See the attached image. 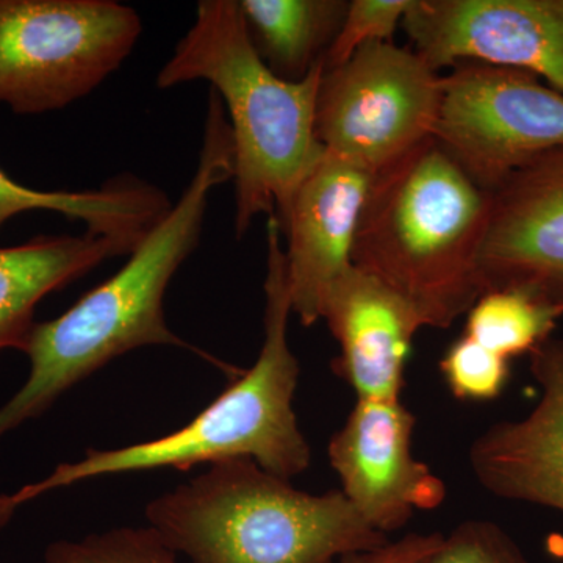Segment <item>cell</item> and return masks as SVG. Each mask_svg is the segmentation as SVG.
I'll return each instance as SVG.
<instances>
[{
    "instance_id": "cell-21",
    "label": "cell",
    "mask_w": 563,
    "mask_h": 563,
    "mask_svg": "<svg viewBox=\"0 0 563 563\" xmlns=\"http://www.w3.org/2000/svg\"><path fill=\"white\" fill-rule=\"evenodd\" d=\"M412 0H352L339 35L324 57V69L350 60L366 44L393 41Z\"/></svg>"
},
{
    "instance_id": "cell-11",
    "label": "cell",
    "mask_w": 563,
    "mask_h": 563,
    "mask_svg": "<svg viewBox=\"0 0 563 563\" xmlns=\"http://www.w3.org/2000/svg\"><path fill=\"white\" fill-rule=\"evenodd\" d=\"M484 290H521L563 310V150L492 191L479 250Z\"/></svg>"
},
{
    "instance_id": "cell-12",
    "label": "cell",
    "mask_w": 563,
    "mask_h": 563,
    "mask_svg": "<svg viewBox=\"0 0 563 563\" xmlns=\"http://www.w3.org/2000/svg\"><path fill=\"white\" fill-rule=\"evenodd\" d=\"M373 177L365 166L325 152L299 185L280 224L291 312L306 328L321 320L325 292L352 266Z\"/></svg>"
},
{
    "instance_id": "cell-17",
    "label": "cell",
    "mask_w": 563,
    "mask_h": 563,
    "mask_svg": "<svg viewBox=\"0 0 563 563\" xmlns=\"http://www.w3.org/2000/svg\"><path fill=\"white\" fill-rule=\"evenodd\" d=\"M347 5L344 0H240L255 51L287 81L302 80L324 60Z\"/></svg>"
},
{
    "instance_id": "cell-20",
    "label": "cell",
    "mask_w": 563,
    "mask_h": 563,
    "mask_svg": "<svg viewBox=\"0 0 563 563\" xmlns=\"http://www.w3.org/2000/svg\"><path fill=\"white\" fill-rule=\"evenodd\" d=\"M439 366L448 388L461 401L498 398L509 379V361L466 335L448 347Z\"/></svg>"
},
{
    "instance_id": "cell-15",
    "label": "cell",
    "mask_w": 563,
    "mask_h": 563,
    "mask_svg": "<svg viewBox=\"0 0 563 563\" xmlns=\"http://www.w3.org/2000/svg\"><path fill=\"white\" fill-rule=\"evenodd\" d=\"M139 244L110 236H36L18 246L0 247V352L24 351L35 328L38 303L96 266L128 257Z\"/></svg>"
},
{
    "instance_id": "cell-6",
    "label": "cell",
    "mask_w": 563,
    "mask_h": 563,
    "mask_svg": "<svg viewBox=\"0 0 563 563\" xmlns=\"http://www.w3.org/2000/svg\"><path fill=\"white\" fill-rule=\"evenodd\" d=\"M141 32L136 10L117 0H0V103L66 109L121 68Z\"/></svg>"
},
{
    "instance_id": "cell-16",
    "label": "cell",
    "mask_w": 563,
    "mask_h": 563,
    "mask_svg": "<svg viewBox=\"0 0 563 563\" xmlns=\"http://www.w3.org/2000/svg\"><path fill=\"white\" fill-rule=\"evenodd\" d=\"M172 207L161 188L131 174L114 177L99 190L41 191L0 168V231L18 214L52 211L84 222L92 235L140 244Z\"/></svg>"
},
{
    "instance_id": "cell-9",
    "label": "cell",
    "mask_w": 563,
    "mask_h": 563,
    "mask_svg": "<svg viewBox=\"0 0 563 563\" xmlns=\"http://www.w3.org/2000/svg\"><path fill=\"white\" fill-rule=\"evenodd\" d=\"M402 27L435 73L479 63L563 92V0H412Z\"/></svg>"
},
{
    "instance_id": "cell-3",
    "label": "cell",
    "mask_w": 563,
    "mask_h": 563,
    "mask_svg": "<svg viewBox=\"0 0 563 563\" xmlns=\"http://www.w3.org/2000/svg\"><path fill=\"white\" fill-rule=\"evenodd\" d=\"M324 70L322 60L302 80L277 77L255 51L236 0H201L190 31L158 70L162 90L206 80L220 96L233 139L236 239L261 214L282 224L325 154L314 132Z\"/></svg>"
},
{
    "instance_id": "cell-5",
    "label": "cell",
    "mask_w": 563,
    "mask_h": 563,
    "mask_svg": "<svg viewBox=\"0 0 563 563\" xmlns=\"http://www.w3.org/2000/svg\"><path fill=\"white\" fill-rule=\"evenodd\" d=\"M146 518L188 563H336L390 542L342 490H296L251 459L211 463L151 501Z\"/></svg>"
},
{
    "instance_id": "cell-7",
    "label": "cell",
    "mask_w": 563,
    "mask_h": 563,
    "mask_svg": "<svg viewBox=\"0 0 563 563\" xmlns=\"http://www.w3.org/2000/svg\"><path fill=\"white\" fill-rule=\"evenodd\" d=\"M442 76L406 47L372 43L324 70L314 132L329 154L376 174L432 139Z\"/></svg>"
},
{
    "instance_id": "cell-1",
    "label": "cell",
    "mask_w": 563,
    "mask_h": 563,
    "mask_svg": "<svg viewBox=\"0 0 563 563\" xmlns=\"http://www.w3.org/2000/svg\"><path fill=\"white\" fill-rule=\"evenodd\" d=\"M233 176V139L218 92H209L198 168L179 201L128 255L120 272L85 292L55 320L36 322L24 347L31 373L0 407V439L35 420L69 388L107 363L144 346L181 347L225 373L229 365L179 339L166 324L165 295L181 263L198 250L211 191Z\"/></svg>"
},
{
    "instance_id": "cell-14",
    "label": "cell",
    "mask_w": 563,
    "mask_h": 563,
    "mask_svg": "<svg viewBox=\"0 0 563 563\" xmlns=\"http://www.w3.org/2000/svg\"><path fill=\"white\" fill-rule=\"evenodd\" d=\"M321 320L340 346L333 372L357 399H401L407 357L424 328L409 302L351 266L325 292Z\"/></svg>"
},
{
    "instance_id": "cell-18",
    "label": "cell",
    "mask_w": 563,
    "mask_h": 563,
    "mask_svg": "<svg viewBox=\"0 0 563 563\" xmlns=\"http://www.w3.org/2000/svg\"><path fill=\"white\" fill-rule=\"evenodd\" d=\"M562 317L561 307L531 292L487 291L466 313L463 335L510 361L548 342Z\"/></svg>"
},
{
    "instance_id": "cell-22",
    "label": "cell",
    "mask_w": 563,
    "mask_h": 563,
    "mask_svg": "<svg viewBox=\"0 0 563 563\" xmlns=\"http://www.w3.org/2000/svg\"><path fill=\"white\" fill-rule=\"evenodd\" d=\"M426 563H531L517 543L485 520L463 521Z\"/></svg>"
},
{
    "instance_id": "cell-10",
    "label": "cell",
    "mask_w": 563,
    "mask_h": 563,
    "mask_svg": "<svg viewBox=\"0 0 563 563\" xmlns=\"http://www.w3.org/2000/svg\"><path fill=\"white\" fill-rule=\"evenodd\" d=\"M417 418L401 399H357L329 443L342 492L377 532L399 531L417 510H435L446 487L412 454Z\"/></svg>"
},
{
    "instance_id": "cell-23",
    "label": "cell",
    "mask_w": 563,
    "mask_h": 563,
    "mask_svg": "<svg viewBox=\"0 0 563 563\" xmlns=\"http://www.w3.org/2000/svg\"><path fill=\"white\" fill-rule=\"evenodd\" d=\"M443 533H409L374 550L344 555L336 563H426L439 550Z\"/></svg>"
},
{
    "instance_id": "cell-19",
    "label": "cell",
    "mask_w": 563,
    "mask_h": 563,
    "mask_svg": "<svg viewBox=\"0 0 563 563\" xmlns=\"http://www.w3.org/2000/svg\"><path fill=\"white\" fill-rule=\"evenodd\" d=\"M36 563H184L154 528H118L51 543Z\"/></svg>"
},
{
    "instance_id": "cell-13",
    "label": "cell",
    "mask_w": 563,
    "mask_h": 563,
    "mask_svg": "<svg viewBox=\"0 0 563 563\" xmlns=\"http://www.w3.org/2000/svg\"><path fill=\"white\" fill-rule=\"evenodd\" d=\"M531 372L542 387L536 409L477 437L470 463L493 495L563 512V339L531 352Z\"/></svg>"
},
{
    "instance_id": "cell-2",
    "label": "cell",
    "mask_w": 563,
    "mask_h": 563,
    "mask_svg": "<svg viewBox=\"0 0 563 563\" xmlns=\"http://www.w3.org/2000/svg\"><path fill=\"white\" fill-rule=\"evenodd\" d=\"M266 244L263 343L254 365L179 431L118 450H88L80 461L60 463L46 479L0 495V526L40 496L95 477L158 468L187 472L231 459H251L287 481L309 468L312 453L292 410L301 368L288 342L290 287L276 217L268 218Z\"/></svg>"
},
{
    "instance_id": "cell-8",
    "label": "cell",
    "mask_w": 563,
    "mask_h": 563,
    "mask_svg": "<svg viewBox=\"0 0 563 563\" xmlns=\"http://www.w3.org/2000/svg\"><path fill=\"white\" fill-rule=\"evenodd\" d=\"M442 90L433 140L485 191L563 150V92L531 73L463 63Z\"/></svg>"
},
{
    "instance_id": "cell-4",
    "label": "cell",
    "mask_w": 563,
    "mask_h": 563,
    "mask_svg": "<svg viewBox=\"0 0 563 563\" xmlns=\"http://www.w3.org/2000/svg\"><path fill=\"white\" fill-rule=\"evenodd\" d=\"M492 192L428 139L374 174L352 266L446 329L484 295L479 273Z\"/></svg>"
}]
</instances>
